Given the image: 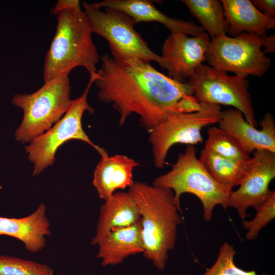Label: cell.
Here are the masks:
<instances>
[{
  "instance_id": "cell-17",
  "label": "cell",
  "mask_w": 275,
  "mask_h": 275,
  "mask_svg": "<svg viewBox=\"0 0 275 275\" xmlns=\"http://www.w3.org/2000/svg\"><path fill=\"white\" fill-rule=\"evenodd\" d=\"M96 258L102 266L123 263L130 256L144 252L140 221L136 224L112 229L97 244Z\"/></svg>"
},
{
  "instance_id": "cell-6",
  "label": "cell",
  "mask_w": 275,
  "mask_h": 275,
  "mask_svg": "<svg viewBox=\"0 0 275 275\" xmlns=\"http://www.w3.org/2000/svg\"><path fill=\"white\" fill-rule=\"evenodd\" d=\"M97 77V73L90 75L88 85L82 95L73 100L65 115L49 129L34 139L25 147L30 161L33 164V175L38 176L55 161L58 149L65 143L78 140L94 147L101 155L106 151L94 144L83 129L82 118L84 113H94L89 104L88 95L91 86Z\"/></svg>"
},
{
  "instance_id": "cell-25",
  "label": "cell",
  "mask_w": 275,
  "mask_h": 275,
  "mask_svg": "<svg viewBox=\"0 0 275 275\" xmlns=\"http://www.w3.org/2000/svg\"><path fill=\"white\" fill-rule=\"evenodd\" d=\"M256 214L253 219L242 220V226L247 230L248 240L257 239L261 230L275 217V191L272 190L267 199L254 208Z\"/></svg>"
},
{
  "instance_id": "cell-3",
  "label": "cell",
  "mask_w": 275,
  "mask_h": 275,
  "mask_svg": "<svg viewBox=\"0 0 275 275\" xmlns=\"http://www.w3.org/2000/svg\"><path fill=\"white\" fill-rule=\"evenodd\" d=\"M56 16V33L44 62V82L68 75L78 67L85 68L90 75L96 74L100 57L81 7Z\"/></svg>"
},
{
  "instance_id": "cell-12",
  "label": "cell",
  "mask_w": 275,
  "mask_h": 275,
  "mask_svg": "<svg viewBox=\"0 0 275 275\" xmlns=\"http://www.w3.org/2000/svg\"><path fill=\"white\" fill-rule=\"evenodd\" d=\"M210 41L206 32L191 37L181 33L171 34L162 45L161 68L168 70L169 77L185 83L206 61Z\"/></svg>"
},
{
  "instance_id": "cell-19",
  "label": "cell",
  "mask_w": 275,
  "mask_h": 275,
  "mask_svg": "<svg viewBox=\"0 0 275 275\" xmlns=\"http://www.w3.org/2000/svg\"><path fill=\"white\" fill-rule=\"evenodd\" d=\"M229 34L235 36L242 33L266 37V31L275 28V17L259 11L250 0H222Z\"/></svg>"
},
{
  "instance_id": "cell-24",
  "label": "cell",
  "mask_w": 275,
  "mask_h": 275,
  "mask_svg": "<svg viewBox=\"0 0 275 275\" xmlns=\"http://www.w3.org/2000/svg\"><path fill=\"white\" fill-rule=\"evenodd\" d=\"M236 254L233 245L224 242L219 248L217 258L213 265L202 275H269L258 274L255 270H244L234 263Z\"/></svg>"
},
{
  "instance_id": "cell-26",
  "label": "cell",
  "mask_w": 275,
  "mask_h": 275,
  "mask_svg": "<svg viewBox=\"0 0 275 275\" xmlns=\"http://www.w3.org/2000/svg\"><path fill=\"white\" fill-rule=\"evenodd\" d=\"M254 6L263 14L274 17V0H253L251 1Z\"/></svg>"
},
{
  "instance_id": "cell-29",
  "label": "cell",
  "mask_w": 275,
  "mask_h": 275,
  "mask_svg": "<svg viewBox=\"0 0 275 275\" xmlns=\"http://www.w3.org/2000/svg\"><path fill=\"white\" fill-rule=\"evenodd\" d=\"M52 275H54V274H53Z\"/></svg>"
},
{
  "instance_id": "cell-1",
  "label": "cell",
  "mask_w": 275,
  "mask_h": 275,
  "mask_svg": "<svg viewBox=\"0 0 275 275\" xmlns=\"http://www.w3.org/2000/svg\"><path fill=\"white\" fill-rule=\"evenodd\" d=\"M101 67L94 84L99 99L112 105L123 125L132 114L149 132L169 115L177 112L178 103L193 95L185 83L157 71L150 62L107 53L100 57Z\"/></svg>"
},
{
  "instance_id": "cell-14",
  "label": "cell",
  "mask_w": 275,
  "mask_h": 275,
  "mask_svg": "<svg viewBox=\"0 0 275 275\" xmlns=\"http://www.w3.org/2000/svg\"><path fill=\"white\" fill-rule=\"evenodd\" d=\"M154 2L148 0H104L92 3L95 7L119 10L131 17L135 23L156 22L167 27L171 34L196 36L204 30L193 21L170 17L158 10Z\"/></svg>"
},
{
  "instance_id": "cell-28",
  "label": "cell",
  "mask_w": 275,
  "mask_h": 275,
  "mask_svg": "<svg viewBox=\"0 0 275 275\" xmlns=\"http://www.w3.org/2000/svg\"><path fill=\"white\" fill-rule=\"evenodd\" d=\"M262 47L265 48L264 53L274 52L275 51V35H272L262 38Z\"/></svg>"
},
{
  "instance_id": "cell-20",
  "label": "cell",
  "mask_w": 275,
  "mask_h": 275,
  "mask_svg": "<svg viewBox=\"0 0 275 275\" xmlns=\"http://www.w3.org/2000/svg\"><path fill=\"white\" fill-rule=\"evenodd\" d=\"M199 159L217 182L231 190L240 184L252 163V157L245 161L233 160L205 147L202 150Z\"/></svg>"
},
{
  "instance_id": "cell-8",
  "label": "cell",
  "mask_w": 275,
  "mask_h": 275,
  "mask_svg": "<svg viewBox=\"0 0 275 275\" xmlns=\"http://www.w3.org/2000/svg\"><path fill=\"white\" fill-rule=\"evenodd\" d=\"M201 103L197 112H175L160 122L150 132L149 141L155 166L163 168L170 148L176 144L196 145L203 142V128L217 123L221 112L219 105Z\"/></svg>"
},
{
  "instance_id": "cell-10",
  "label": "cell",
  "mask_w": 275,
  "mask_h": 275,
  "mask_svg": "<svg viewBox=\"0 0 275 275\" xmlns=\"http://www.w3.org/2000/svg\"><path fill=\"white\" fill-rule=\"evenodd\" d=\"M262 38L242 33L212 38L207 50L206 61L216 69L246 77L263 76L270 65V59L261 50Z\"/></svg>"
},
{
  "instance_id": "cell-7",
  "label": "cell",
  "mask_w": 275,
  "mask_h": 275,
  "mask_svg": "<svg viewBox=\"0 0 275 275\" xmlns=\"http://www.w3.org/2000/svg\"><path fill=\"white\" fill-rule=\"evenodd\" d=\"M92 33L102 37L109 43L111 54L124 58H135L161 65L160 56L154 52L140 33L129 16L119 10L102 9L87 2L81 3Z\"/></svg>"
},
{
  "instance_id": "cell-4",
  "label": "cell",
  "mask_w": 275,
  "mask_h": 275,
  "mask_svg": "<svg viewBox=\"0 0 275 275\" xmlns=\"http://www.w3.org/2000/svg\"><path fill=\"white\" fill-rule=\"evenodd\" d=\"M197 150L187 145L184 152L178 155L176 162L168 173L156 178L152 185L172 190L174 201L179 211L181 196L189 193L196 196L203 206L205 221L212 219L217 205L227 210V202L232 191L217 182L197 157Z\"/></svg>"
},
{
  "instance_id": "cell-9",
  "label": "cell",
  "mask_w": 275,
  "mask_h": 275,
  "mask_svg": "<svg viewBox=\"0 0 275 275\" xmlns=\"http://www.w3.org/2000/svg\"><path fill=\"white\" fill-rule=\"evenodd\" d=\"M186 82L199 102L233 106L250 125L257 126L246 77L202 64Z\"/></svg>"
},
{
  "instance_id": "cell-22",
  "label": "cell",
  "mask_w": 275,
  "mask_h": 275,
  "mask_svg": "<svg viewBox=\"0 0 275 275\" xmlns=\"http://www.w3.org/2000/svg\"><path fill=\"white\" fill-rule=\"evenodd\" d=\"M207 132L205 148L233 160L245 161L251 158L233 136L219 127H209Z\"/></svg>"
},
{
  "instance_id": "cell-23",
  "label": "cell",
  "mask_w": 275,
  "mask_h": 275,
  "mask_svg": "<svg viewBox=\"0 0 275 275\" xmlns=\"http://www.w3.org/2000/svg\"><path fill=\"white\" fill-rule=\"evenodd\" d=\"M47 265L6 255L0 256V275H52Z\"/></svg>"
},
{
  "instance_id": "cell-21",
  "label": "cell",
  "mask_w": 275,
  "mask_h": 275,
  "mask_svg": "<svg viewBox=\"0 0 275 275\" xmlns=\"http://www.w3.org/2000/svg\"><path fill=\"white\" fill-rule=\"evenodd\" d=\"M191 14L196 17L206 31L213 38L227 35L228 25L223 7L217 0H183Z\"/></svg>"
},
{
  "instance_id": "cell-27",
  "label": "cell",
  "mask_w": 275,
  "mask_h": 275,
  "mask_svg": "<svg viewBox=\"0 0 275 275\" xmlns=\"http://www.w3.org/2000/svg\"><path fill=\"white\" fill-rule=\"evenodd\" d=\"M81 7L78 0H59L51 10L52 14L56 15L59 12L66 10H73Z\"/></svg>"
},
{
  "instance_id": "cell-16",
  "label": "cell",
  "mask_w": 275,
  "mask_h": 275,
  "mask_svg": "<svg viewBox=\"0 0 275 275\" xmlns=\"http://www.w3.org/2000/svg\"><path fill=\"white\" fill-rule=\"evenodd\" d=\"M101 158L94 171L92 184L100 199L105 201L118 189L129 187L133 183V170L139 164L133 159L121 154Z\"/></svg>"
},
{
  "instance_id": "cell-18",
  "label": "cell",
  "mask_w": 275,
  "mask_h": 275,
  "mask_svg": "<svg viewBox=\"0 0 275 275\" xmlns=\"http://www.w3.org/2000/svg\"><path fill=\"white\" fill-rule=\"evenodd\" d=\"M139 208L130 193L115 192L101 205L91 244L96 245L111 230L137 223L140 221Z\"/></svg>"
},
{
  "instance_id": "cell-2",
  "label": "cell",
  "mask_w": 275,
  "mask_h": 275,
  "mask_svg": "<svg viewBox=\"0 0 275 275\" xmlns=\"http://www.w3.org/2000/svg\"><path fill=\"white\" fill-rule=\"evenodd\" d=\"M128 191L141 214L144 256L162 271L169 252L175 248L178 226L182 223L173 192L142 182H134Z\"/></svg>"
},
{
  "instance_id": "cell-11",
  "label": "cell",
  "mask_w": 275,
  "mask_h": 275,
  "mask_svg": "<svg viewBox=\"0 0 275 275\" xmlns=\"http://www.w3.org/2000/svg\"><path fill=\"white\" fill-rule=\"evenodd\" d=\"M275 178V153L266 150L254 151L247 174L236 190L229 195L227 207L234 208L242 220L248 217L247 210L266 201L272 190L270 182Z\"/></svg>"
},
{
  "instance_id": "cell-15",
  "label": "cell",
  "mask_w": 275,
  "mask_h": 275,
  "mask_svg": "<svg viewBox=\"0 0 275 275\" xmlns=\"http://www.w3.org/2000/svg\"><path fill=\"white\" fill-rule=\"evenodd\" d=\"M50 224L46 216V206L40 204L32 213L21 218L0 216V235L21 241L30 253L41 251L46 245V236L51 234Z\"/></svg>"
},
{
  "instance_id": "cell-13",
  "label": "cell",
  "mask_w": 275,
  "mask_h": 275,
  "mask_svg": "<svg viewBox=\"0 0 275 275\" xmlns=\"http://www.w3.org/2000/svg\"><path fill=\"white\" fill-rule=\"evenodd\" d=\"M217 123L220 128L239 143L249 155L260 150L275 153V120L270 112L260 121L261 129L250 125L242 113L235 108L221 111Z\"/></svg>"
},
{
  "instance_id": "cell-5",
  "label": "cell",
  "mask_w": 275,
  "mask_h": 275,
  "mask_svg": "<svg viewBox=\"0 0 275 275\" xmlns=\"http://www.w3.org/2000/svg\"><path fill=\"white\" fill-rule=\"evenodd\" d=\"M68 75L44 82L31 94H15L13 104L23 113L22 122L15 133L16 141L26 143L49 129L66 113L73 100Z\"/></svg>"
}]
</instances>
